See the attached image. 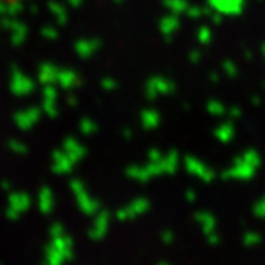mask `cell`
Masks as SVG:
<instances>
[{
    "label": "cell",
    "instance_id": "cell-1",
    "mask_svg": "<svg viewBox=\"0 0 265 265\" xmlns=\"http://www.w3.org/2000/svg\"><path fill=\"white\" fill-rule=\"evenodd\" d=\"M12 2H19V0H0V3H12Z\"/></svg>",
    "mask_w": 265,
    "mask_h": 265
}]
</instances>
